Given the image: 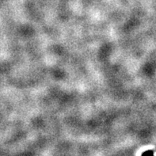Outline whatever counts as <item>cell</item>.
Masks as SVG:
<instances>
[{
	"label": "cell",
	"instance_id": "cell-1",
	"mask_svg": "<svg viewBox=\"0 0 156 156\" xmlns=\"http://www.w3.org/2000/svg\"><path fill=\"white\" fill-rule=\"evenodd\" d=\"M153 153L154 152H153L152 151H145V152L142 154V156H154Z\"/></svg>",
	"mask_w": 156,
	"mask_h": 156
}]
</instances>
